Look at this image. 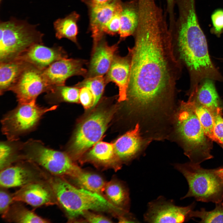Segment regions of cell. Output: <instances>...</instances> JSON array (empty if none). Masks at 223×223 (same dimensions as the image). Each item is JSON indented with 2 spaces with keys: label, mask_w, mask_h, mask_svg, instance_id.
<instances>
[{
  "label": "cell",
  "mask_w": 223,
  "mask_h": 223,
  "mask_svg": "<svg viewBox=\"0 0 223 223\" xmlns=\"http://www.w3.org/2000/svg\"><path fill=\"white\" fill-rule=\"evenodd\" d=\"M128 48L130 61L125 103L136 121H156L170 115L177 105L176 82L181 64L177 58L168 24L154 16L140 18Z\"/></svg>",
  "instance_id": "6da1fadb"
},
{
  "label": "cell",
  "mask_w": 223,
  "mask_h": 223,
  "mask_svg": "<svg viewBox=\"0 0 223 223\" xmlns=\"http://www.w3.org/2000/svg\"><path fill=\"white\" fill-rule=\"evenodd\" d=\"M181 63L186 68L190 78L188 92L195 91L203 80L223 82V76L212 62L206 37L199 23H188L176 29L171 35Z\"/></svg>",
  "instance_id": "7a4b0ae2"
},
{
  "label": "cell",
  "mask_w": 223,
  "mask_h": 223,
  "mask_svg": "<svg viewBox=\"0 0 223 223\" xmlns=\"http://www.w3.org/2000/svg\"><path fill=\"white\" fill-rule=\"evenodd\" d=\"M168 139L177 143L193 163L200 164L213 157V141L206 135L189 98L177 105Z\"/></svg>",
  "instance_id": "3957f363"
},
{
  "label": "cell",
  "mask_w": 223,
  "mask_h": 223,
  "mask_svg": "<svg viewBox=\"0 0 223 223\" xmlns=\"http://www.w3.org/2000/svg\"><path fill=\"white\" fill-rule=\"evenodd\" d=\"M50 183L55 199L70 221L90 210L113 212L118 216L126 213L110 203L103 195L77 188L62 177L52 178Z\"/></svg>",
  "instance_id": "277c9868"
},
{
  "label": "cell",
  "mask_w": 223,
  "mask_h": 223,
  "mask_svg": "<svg viewBox=\"0 0 223 223\" xmlns=\"http://www.w3.org/2000/svg\"><path fill=\"white\" fill-rule=\"evenodd\" d=\"M37 25L15 18L0 22V62L15 59L32 46L43 43Z\"/></svg>",
  "instance_id": "5b68a950"
},
{
  "label": "cell",
  "mask_w": 223,
  "mask_h": 223,
  "mask_svg": "<svg viewBox=\"0 0 223 223\" xmlns=\"http://www.w3.org/2000/svg\"><path fill=\"white\" fill-rule=\"evenodd\" d=\"M173 166L185 177L189 186L187 193L181 199L193 197L197 201L215 203L223 200V179L218 168L205 169L190 162Z\"/></svg>",
  "instance_id": "8992f818"
},
{
  "label": "cell",
  "mask_w": 223,
  "mask_h": 223,
  "mask_svg": "<svg viewBox=\"0 0 223 223\" xmlns=\"http://www.w3.org/2000/svg\"><path fill=\"white\" fill-rule=\"evenodd\" d=\"M21 157L41 166L56 176L73 178L82 169L67 153L50 148L39 140L30 139L23 142Z\"/></svg>",
  "instance_id": "52a82bcc"
},
{
  "label": "cell",
  "mask_w": 223,
  "mask_h": 223,
  "mask_svg": "<svg viewBox=\"0 0 223 223\" xmlns=\"http://www.w3.org/2000/svg\"><path fill=\"white\" fill-rule=\"evenodd\" d=\"M57 105L41 107L35 102L18 103L15 109L5 114L1 120L2 132L8 140H17L19 137L34 130L43 116L55 110Z\"/></svg>",
  "instance_id": "ba28073f"
},
{
  "label": "cell",
  "mask_w": 223,
  "mask_h": 223,
  "mask_svg": "<svg viewBox=\"0 0 223 223\" xmlns=\"http://www.w3.org/2000/svg\"><path fill=\"white\" fill-rule=\"evenodd\" d=\"M112 111L99 110L87 117L78 126L68 149V154L77 159L97 143L105 131L112 116Z\"/></svg>",
  "instance_id": "9c48e42d"
},
{
  "label": "cell",
  "mask_w": 223,
  "mask_h": 223,
  "mask_svg": "<svg viewBox=\"0 0 223 223\" xmlns=\"http://www.w3.org/2000/svg\"><path fill=\"white\" fill-rule=\"evenodd\" d=\"M42 71L30 63L23 70L10 90L15 94L18 103L35 102L40 94L51 89Z\"/></svg>",
  "instance_id": "30bf717a"
},
{
  "label": "cell",
  "mask_w": 223,
  "mask_h": 223,
  "mask_svg": "<svg viewBox=\"0 0 223 223\" xmlns=\"http://www.w3.org/2000/svg\"><path fill=\"white\" fill-rule=\"evenodd\" d=\"M195 205L193 203L186 207L177 206L173 200L160 196L148 203L144 221L149 223L186 222L191 219L190 214Z\"/></svg>",
  "instance_id": "8fae6325"
},
{
  "label": "cell",
  "mask_w": 223,
  "mask_h": 223,
  "mask_svg": "<svg viewBox=\"0 0 223 223\" xmlns=\"http://www.w3.org/2000/svg\"><path fill=\"white\" fill-rule=\"evenodd\" d=\"M151 141L142 135L137 125L116 141L113 144L115 152L121 162L128 163L138 158Z\"/></svg>",
  "instance_id": "7c38bea8"
},
{
  "label": "cell",
  "mask_w": 223,
  "mask_h": 223,
  "mask_svg": "<svg viewBox=\"0 0 223 223\" xmlns=\"http://www.w3.org/2000/svg\"><path fill=\"white\" fill-rule=\"evenodd\" d=\"M84 60L64 58L51 64L43 70V76L52 87L65 85L66 81L74 76L86 77L87 70L84 67Z\"/></svg>",
  "instance_id": "4fadbf2b"
},
{
  "label": "cell",
  "mask_w": 223,
  "mask_h": 223,
  "mask_svg": "<svg viewBox=\"0 0 223 223\" xmlns=\"http://www.w3.org/2000/svg\"><path fill=\"white\" fill-rule=\"evenodd\" d=\"M122 3V0H110L102 4L88 7L93 47L104 36V27L114 15L121 9Z\"/></svg>",
  "instance_id": "5bb4252c"
},
{
  "label": "cell",
  "mask_w": 223,
  "mask_h": 223,
  "mask_svg": "<svg viewBox=\"0 0 223 223\" xmlns=\"http://www.w3.org/2000/svg\"><path fill=\"white\" fill-rule=\"evenodd\" d=\"M65 57H68L67 54L62 47H48L43 43H37L17 58L43 70L54 62Z\"/></svg>",
  "instance_id": "9a60e30c"
},
{
  "label": "cell",
  "mask_w": 223,
  "mask_h": 223,
  "mask_svg": "<svg viewBox=\"0 0 223 223\" xmlns=\"http://www.w3.org/2000/svg\"><path fill=\"white\" fill-rule=\"evenodd\" d=\"M119 42L110 46L104 36L102 38L93 48L85 78L103 76L107 73L118 50Z\"/></svg>",
  "instance_id": "2e32d148"
},
{
  "label": "cell",
  "mask_w": 223,
  "mask_h": 223,
  "mask_svg": "<svg viewBox=\"0 0 223 223\" xmlns=\"http://www.w3.org/2000/svg\"><path fill=\"white\" fill-rule=\"evenodd\" d=\"M13 201L23 202L34 207L52 204L55 197L50 187L37 181L22 187L12 195Z\"/></svg>",
  "instance_id": "e0dca14e"
},
{
  "label": "cell",
  "mask_w": 223,
  "mask_h": 223,
  "mask_svg": "<svg viewBox=\"0 0 223 223\" xmlns=\"http://www.w3.org/2000/svg\"><path fill=\"white\" fill-rule=\"evenodd\" d=\"M130 69V61L129 55L122 57L116 54L105 77L107 84L112 82L118 87L119 102H123L126 99Z\"/></svg>",
  "instance_id": "ac0fdd59"
},
{
  "label": "cell",
  "mask_w": 223,
  "mask_h": 223,
  "mask_svg": "<svg viewBox=\"0 0 223 223\" xmlns=\"http://www.w3.org/2000/svg\"><path fill=\"white\" fill-rule=\"evenodd\" d=\"M82 162H90L97 166L116 170L121 167V162L115 153L113 144L103 142L96 143Z\"/></svg>",
  "instance_id": "d6986e66"
},
{
  "label": "cell",
  "mask_w": 223,
  "mask_h": 223,
  "mask_svg": "<svg viewBox=\"0 0 223 223\" xmlns=\"http://www.w3.org/2000/svg\"><path fill=\"white\" fill-rule=\"evenodd\" d=\"M35 173L20 165L6 167L1 170L0 185L3 188L22 187L35 181Z\"/></svg>",
  "instance_id": "ffe728a7"
},
{
  "label": "cell",
  "mask_w": 223,
  "mask_h": 223,
  "mask_svg": "<svg viewBox=\"0 0 223 223\" xmlns=\"http://www.w3.org/2000/svg\"><path fill=\"white\" fill-rule=\"evenodd\" d=\"M213 81L209 79L203 80L195 91L188 94L196 102L206 107L212 115L222 108Z\"/></svg>",
  "instance_id": "44dd1931"
},
{
  "label": "cell",
  "mask_w": 223,
  "mask_h": 223,
  "mask_svg": "<svg viewBox=\"0 0 223 223\" xmlns=\"http://www.w3.org/2000/svg\"><path fill=\"white\" fill-rule=\"evenodd\" d=\"M139 19L138 0H130L123 2L120 13V28L119 33L120 41L134 34Z\"/></svg>",
  "instance_id": "7402d4cb"
},
{
  "label": "cell",
  "mask_w": 223,
  "mask_h": 223,
  "mask_svg": "<svg viewBox=\"0 0 223 223\" xmlns=\"http://www.w3.org/2000/svg\"><path fill=\"white\" fill-rule=\"evenodd\" d=\"M29 64L17 58L13 60L0 62V94L10 91L21 73Z\"/></svg>",
  "instance_id": "603a6c76"
},
{
  "label": "cell",
  "mask_w": 223,
  "mask_h": 223,
  "mask_svg": "<svg viewBox=\"0 0 223 223\" xmlns=\"http://www.w3.org/2000/svg\"><path fill=\"white\" fill-rule=\"evenodd\" d=\"M103 196L115 206L129 212L130 199L129 190L123 183L112 180L106 183Z\"/></svg>",
  "instance_id": "cb8c5ba5"
},
{
  "label": "cell",
  "mask_w": 223,
  "mask_h": 223,
  "mask_svg": "<svg viewBox=\"0 0 223 223\" xmlns=\"http://www.w3.org/2000/svg\"><path fill=\"white\" fill-rule=\"evenodd\" d=\"M79 17V15L74 11L64 18L55 21L53 26L56 37L59 39L66 38L78 44L77 22Z\"/></svg>",
  "instance_id": "d4e9b609"
},
{
  "label": "cell",
  "mask_w": 223,
  "mask_h": 223,
  "mask_svg": "<svg viewBox=\"0 0 223 223\" xmlns=\"http://www.w3.org/2000/svg\"><path fill=\"white\" fill-rule=\"evenodd\" d=\"M80 90L75 86H54L46 93L45 99L47 103L52 105L62 102L77 103L79 100Z\"/></svg>",
  "instance_id": "484cf974"
},
{
  "label": "cell",
  "mask_w": 223,
  "mask_h": 223,
  "mask_svg": "<svg viewBox=\"0 0 223 223\" xmlns=\"http://www.w3.org/2000/svg\"><path fill=\"white\" fill-rule=\"evenodd\" d=\"M72 178L79 187L103 196L106 183L99 175L81 169Z\"/></svg>",
  "instance_id": "4316f807"
},
{
  "label": "cell",
  "mask_w": 223,
  "mask_h": 223,
  "mask_svg": "<svg viewBox=\"0 0 223 223\" xmlns=\"http://www.w3.org/2000/svg\"><path fill=\"white\" fill-rule=\"evenodd\" d=\"M23 142L19 140H9L1 142L0 145V168L6 167L11 163L21 159V151Z\"/></svg>",
  "instance_id": "83f0119b"
},
{
  "label": "cell",
  "mask_w": 223,
  "mask_h": 223,
  "mask_svg": "<svg viewBox=\"0 0 223 223\" xmlns=\"http://www.w3.org/2000/svg\"><path fill=\"white\" fill-rule=\"evenodd\" d=\"M189 98L192 101L196 114L206 135L212 141L222 146V143L216 136L214 133V120L209 111L205 107L196 102L191 97Z\"/></svg>",
  "instance_id": "f1b7e54d"
},
{
  "label": "cell",
  "mask_w": 223,
  "mask_h": 223,
  "mask_svg": "<svg viewBox=\"0 0 223 223\" xmlns=\"http://www.w3.org/2000/svg\"><path fill=\"white\" fill-rule=\"evenodd\" d=\"M9 220L18 223H47V220L38 216L32 211L20 205H14L10 207L6 216Z\"/></svg>",
  "instance_id": "f546056e"
},
{
  "label": "cell",
  "mask_w": 223,
  "mask_h": 223,
  "mask_svg": "<svg viewBox=\"0 0 223 223\" xmlns=\"http://www.w3.org/2000/svg\"><path fill=\"white\" fill-rule=\"evenodd\" d=\"M216 207L212 210L207 211L202 208L200 210H192L190 218L196 217L200 219L199 222L223 223V201L216 203Z\"/></svg>",
  "instance_id": "4dcf8cb0"
},
{
  "label": "cell",
  "mask_w": 223,
  "mask_h": 223,
  "mask_svg": "<svg viewBox=\"0 0 223 223\" xmlns=\"http://www.w3.org/2000/svg\"><path fill=\"white\" fill-rule=\"evenodd\" d=\"M107 84L103 76H98L85 78L74 86L79 88L86 87L90 90L94 98V107L100 98Z\"/></svg>",
  "instance_id": "1f68e13d"
},
{
  "label": "cell",
  "mask_w": 223,
  "mask_h": 223,
  "mask_svg": "<svg viewBox=\"0 0 223 223\" xmlns=\"http://www.w3.org/2000/svg\"><path fill=\"white\" fill-rule=\"evenodd\" d=\"M121 10L122 9L117 11L105 26L103 30L104 34L114 36L119 34L120 28Z\"/></svg>",
  "instance_id": "d6a6232c"
},
{
  "label": "cell",
  "mask_w": 223,
  "mask_h": 223,
  "mask_svg": "<svg viewBox=\"0 0 223 223\" xmlns=\"http://www.w3.org/2000/svg\"><path fill=\"white\" fill-rule=\"evenodd\" d=\"M212 115L214 120V134L221 142V146L223 148V117L222 108L218 109Z\"/></svg>",
  "instance_id": "836d02e7"
},
{
  "label": "cell",
  "mask_w": 223,
  "mask_h": 223,
  "mask_svg": "<svg viewBox=\"0 0 223 223\" xmlns=\"http://www.w3.org/2000/svg\"><path fill=\"white\" fill-rule=\"evenodd\" d=\"M13 201L12 195L1 189L0 191V213L2 217H5L10 208V205Z\"/></svg>",
  "instance_id": "e575fe53"
},
{
  "label": "cell",
  "mask_w": 223,
  "mask_h": 223,
  "mask_svg": "<svg viewBox=\"0 0 223 223\" xmlns=\"http://www.w3.org/2000/svg\"><path fill=\"white\" fill-rule=\"evenodd\" d=\"M79 101L85 109L93 107L94 98L90 90L86 87L80 88Z\"/></svg>",
  "instance_id": "d590c367"
},
{
  "label": "cell",
  "mask_w": 223,
  "mask_h": 223,
  "mask_svg": "<svg viewBox=\"0 0 223 223\" xmlns=\"http://www.w3.org/2000/svg\"><path fill=\"white\" fill-rule=\"evenodd\" d=\"M211 19L213 33L218 36L220 35L223 31V10L216 11L212 15Z\"/></svg>",
  "instance_id": "8d00e7d4"
},
{
  "label": "cell",
  "mask_w": 223,
  "mask_h": 223,
  "mask_svg": "<svg viewBox=\"0 0 223 223\" xmlns=\"http://www.w3.org/2000/svg\"><path fill=\"white\" fill-rule=\"evenodd\" d=\"M85 220L90 223H112V221L107 217L99 214L90 212L89 211L84 212L81 215Z\"/></svg>",
  "instance_id": "74e56055"
},
{
  "label": "cell",
  "mask_w": 223,
  "mask_h": 223,
  "mask_svg": "<svg viewBox=\"0 0 223 223\" xmlns=\"http://www.w3.org/2000/svg\"><path fill=\"white\" fill-rule=\"evenodd\" d=\"M166 12L168 16V25L170 28H172L175 22L176 18L175 14V0H166Z\"/></svg>",
  "instance_id": "f35d334b"
},
{
  "label": "cell",
  "mask_w": 223,
  "mask_h": 223,
  "mask_svg": "<svg viewBox=\"0 0 223 223\" xmlns=\"http://www.w3.org/2000/svg\"><path fill=\"white\" fill-rule=\"evenodd\" d=\"M110 0H82L88 7L105 3Z\"/></svg>",
  "instance_id": "ab89813d"
},
{
  "label": "cell",
  "mask_w": 223,
  "mask_h": 223,
  "mask_svg": "<svg viewBox=\"0 0 223 223\" xmlns=\"http://www.w3.org/2000/svg\"><path fill=\"white\" fill-rule=\"evenodd\" d=\"M218 172L223 179V167H220L218 168Z\"/></svg>",
  "instance_id": "60d3db41"
},
{
  "label": "cell",
  "mask_w": 223,
  "mask_h": 223,
  "mask_svg": "<svg viewBox=\"0 0 223 223\" xmlns=\"http://www.w3.org/2000/svg\"><path fill=\"white\" fill-rule=\"evenodd\" d=\"M2 0H0V3H1V2H2Z\"/></svg>",
  "instance_id": "b9f144b4"
}]
</instances>
